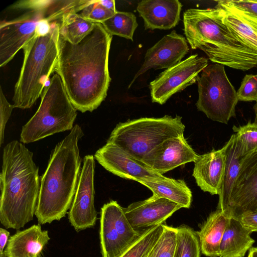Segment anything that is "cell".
<instances>
[{
    "label": "cell",
    "instance_id": "1",
    "mask_svg": "<svg viewBox=\"0 0 257 257\" xmlns=\"http://www.w3.org/2000/svg\"><path fill=\"white\" fill-rule=\"evenodd\" d=\"M112 38L98 23L76 44L59 34L55 71L73 105L82 112L97 108L107 95L111 81L108 57Z\"/></svg>",
    "mask_w": 257,
    "mask_h": 257
},
{
    "label": "cell",
    "instance_id": "2",
    "mask_svg": "<svg viewBox=\"0 0 257 257\" xmlns=\"http://www.w3.org/2000/svg\"><path fill=\"white\" fill-rule=\"evenodd\" d=\"M0 174V221L18 229L33 219L40 192L39 168L33 154L18 141L3 149Z\"/></svg>",
    "mask_w": 257,
    "mask_h": 257
},
{
    "label": "cell",
    "instance_id": "3",
    "mask_svg": "<svg viewBox=\"0 0 257 257\" xmlns=\"http://www.w3.org/2000/svg\"><path fill=\"white\" fill-rule=\"evenodd\" d=\"M83 136L75 124L52 152L40 180L35 212L40 224L60 220L71 207L82 168L78 144Z\"/></svg>",
    "mask_w": 257,
    "mask_h": 257
},
{
    "label": "cell",
    "instance_id": "4",
    "mask_svg": "<svg viewBox=\"0 0 257 257\" xmlns=\"http://www.w3.org/2000/svg\"><path fill=\"white\" fill-rule=\"evenodd\" d=\"M183 24L191 48L203 51L212 62L242 71L257 67V53L223 23L219 9H188Z\"/></svg>",
    "mask_w": 257,
    "mask_h": 257
},
{
    "label": "cell",
    "instance_id": "5",
    "mask_svg": "<svg viewBox=\"0 0 257 257\" xmlns=\"http://www.w3.org/2000/svg\"><path fill=\"white\" fill-rule=\"evenodd\" d=\"M79 1L27 0L17 2L12 9L24 13L0 23V66H6L37 33L49 31L53 23L76 7Z\"/></svg>",
    "mask_w": 257,
    "mask_h": 257
},
{
    "label": "cell",
    "instance_id": "6",
    "mask_svg": "<svg viewBox=\"0 0 257 257\" xmlns=\"http://www.w3.org/2000/svg\"><path fill=\"white\" fill-rule=\"evenodd\" d=\"M60 20L55 21L47 32L35 35L23 48V64L13 97L14 108L31 107L41 96L50 75L55 71Z\"/></svg>",
    "mask_w": 257,
    "mask_h": 257
},
{
    "label": "cell",
    "instance_id": "7",
    "mask_svg": "<svg viewBox=\"0 0 257 257\" xmlns=\"http://www.w3.org/2000/svg\"><path fill=\"white\" fill-rule=\"evenodd\" d=\"M41 96L37 111L22 127L20 142L24 144L33 143L73 127L76 109L58 74H53Z\"/></svg>",
    "mask_w": 257,
    "mask_h": 257
},
{
    "label": "cell",
    "instance_id": "8",
    "mask_svg": "<svg viewBox=\"0 0 257 257\" xmlns=\"http://www.w3.org/2000/svg\"><path fill=\"white\" fill-rule=\"evenodd\" d=\"M182 117H142L117 124L107 142L116 145L137 159L145 157L165 140L184 136Z\"/></svg>",
    "mask_w": 257,
    "mask_h": 257
},
{
    "label": "cell",
    "instance_id": "9",
    "mask_svg": "<svg viewBox=\"0 0 257 257\" xmlns=\"http://www.w3.org/2000/svg\"><path fill=\"white\" fill-rule=\"evenodd\" d=\"M198 110L212 120L227 124L235 116L238 101L236 91L225 72L224 66L209 64L201 72L198 80Z\"/></svg>",
    "mask_w": 257,
    "mask_h": 257
},
{
    "label": "cell",
    "instance_id": "10",
    "mask_svg": "<svg viewBox=\"0 0 257 257\" xmlns=\"http://www.w3.org/2000/svg\"><path fill=\"white\" fill-rule=\"evenodd\" d=\"M127 220L123 207L111 200L101 209L99 236L103 257H118L141 234Z\"/></svg>",
    "mask_w": 257,
    "mask_h": 257
},
{
    "label": "cell",
    "instance_id": "11",
    "mask_svg": "<svg viewBox=\"0 0 257 257\" xmlns=\"http://www.w3.org/2000/svg\"><path fill=\"white\" fill-rule=\"evenodd\" d=\"M208 65L207 58L196 54L166 69L150 82L152 102L164 104L173 94L197 81L199 74Z\"/></svg>",
    "mask_w": 257,
    "mask_h": 257
},
{
    "label": "cell",
    "instance_id": "12",
    "mask_svg": "<svg viewBox=\"0 0 257 257\" xmlns=\"http://www.w3.org/2000/svg\"><path fill=\"white\" fill-rule=\"evenodd\" d=\"M95 161L93 156L86 155L78 182L69 212V220L78 231L95 224L97 212L94 207V175Z\"/></svg>",
    "mask_w": 257,
    "mask_h": 257
},
{
    "label": "cell",
    "instance_id": "13",
    "mask_svg": "<svg viewBox=\"0 0 257 257\" xmlns=\"http://www.w3.org/2000/svg\"><path fill=\"white\" fill-rule=\"evenodd\" d=\"M238 218L247 212H257V151L243 158L229 203L223 212Z\"/></svg>",
    "mask_w": 257,
    "mask_h": 257
},
{
    "label": "cell",
    "instance_id": "14",
    "mask_svg": "<svg viewBox=\"0 0 257 257\" xmlns=\"http://www.w3.org/2000/svg\"><path fill=\"white\" fill-rule=\"evenodd\" d=\"M94 158L104 169L121 178L137 182L165 178L114 144L106 142L95 153Z\"/></svg>",
    "mask_w": 257,
    "mask_h": 257
},
{
    "label": "cell",
    "instance_id": "15",
    "mask_svg": "<svg viewBox=\"0 0 257 257\" xmlns=\"http://www.w3.org/2000/svg\"><path fill=\"white\" fill-rule=\"evenodd\" d=\"M199 156L182 136L165 140L142 161L152 170L163 175L182 165L195 163Z\"/></svg>",
    "mask_w": 257,
    "mask_h": 257
},
{
    "label": "cell",
    "instance_id": "16",
    "mask_svg": "<svg viewBox=\"0 0 257 257\" xmlns=\"http://www.w3.org/2000/svg\"><path fill=\"white\" fill-rule=\"evenodd\" d=\"M188 51L185 38L172 31L147 51L144 62L129 87L137 78L150 69H167L175 65L181 61Z\"/></svg>",
    "mask_w": 257,
    "mask_h": 257
},
{
    "label": "cell",
    "instance_id": "17",
    "mask_svg": "<svg viewBox=\"0 0 257 257\" xmlns=\"http://www.w3.org/2000/svg\"><path fill=\"white\" fill-rule=\"evenodd\" d=\"M180 208L172 201L153 195L146 200L131 203L123 210L133 227L139 230L163 224Z\"/></svg>",
    "mask_w": 257,
    "mask_h": 257
},
{
    "label": "cell",
    "instance_id": "18",
    "mask_svg": "<svg viewBox=\"0 0 257 257\" xmlns=\"http://www.w3.org/2000/svg\"><path fill=\"white\" fill-rule=\"evenodd\" d=\"M227 143L220 149L199 156L192 176L198 187L211 195H219L225 166Z\"/></svg>",
    "mask_w": 257,
    "mask_h": 257
},
{
    "label": "cell",
    "instance_id": "19",
    "mask_svg": "<svg viewBox=\"0 0 257 257\" xmlns=\"http://www.w3.org/2000/svg\"><path fill=\"white\" fill-rule=\"evenodd\" d=\"M222 21L249 48L257 53V15L234 4L231 0L216 1Z\"/></svg>",
    "mask_w": 257,
    "mask_h": 257
},
{
    "label": "cell",
    "instance_id": "20",
    "mask_svg": "<svg viewBox=\"0 0 257 257\" xmlns=\"http://www.w3.org/2000/svg\"><path fill=\"white\" fill-rule=\"evenodd\" d=\"M182 7L178 0H143L137 10L145 29L169 30L178 24Z\"/></svg>",
    "mask_w": 257,
    "mask_h": 257
},
{
    "label": "cell",
    "instance_id": "21",
    "mask_svg": "<svg viewBox=\"0 0 257 257\" xmlns=\"http://www.w3.org/2000/svg\"><path fill=\"white\" fill-rule=\"evenodd\" d=\"M48 230L34 224L10 237L4 250L6 257H39L50 238Z\"/></svg>",
    "mask_w": 257,
    "mask_h": 257
},
{
    "label": "cell",
    "instance_id": "22",
    "mask_svg": "<svg viewBox=\"0 0 257 257\" xmlns=\"http://www.w3.org/2000/svg\"><path fill=\"white\" fill-rule=\"evenodd\" d=\"M219 209L212 212L196 231L201 253L208 257H219L221 240L230 219Z\"/></svg>",
    "mask_w": 257,
    "mask_h": 257
},
{
    "label": "cell",
    "instance_id": "23",
    "mask_svg": "<svg viewBox=\"0 0 257 257\" xmlns=\"http://www.w3.org/2000/svg\"><path fill=\"white\" fill-rule=\"evenodd\" d=\"M250 233L237 219L230 217L221 240L219 257H244L255 242Z\"/></svg>",
    "mask_w": 257,
    "mask_h": 257
},
{
    "label": "cell",
    "instance_id": "24",
    "mask_svg": "<svg viewBox=\"0 0 257 257\" xmlns=\"http://www.w3.org/2000/svg\"><path fill=\"white\" fill-rule=\"evenodd\" d=\"M148 188L153 195L172 201L181 208H189L192 202V194L184 180L165 177L157 180H144L139 182Z\"/></svg>",
    "mask_w": 257,
    "mask_h": 257
},
{
    "label": "cell",
    "instance_id": "25",
    "mask_svg": "<svg viewBox=\"0 0 257 257\" xmlns=\"http://www.w3.org/2000/svg\"><path fill=\"white\" fill-rule=\"evenodd\" d=\"M227 144L225 166L217 208L222 212L225 210L228 204L230 194L243 159L237 152L235 134L231 135Z\"/></svg>",
    "mask_w": 257,
    "mask_h": 257
},
{
    "label": "cell",
    "instance_id": "26",
    "mask_svg": "<svg viewBox=\"0 0 257 257\" xmlns=\"http://www.w3.org/2000/svg\"><path fill=\"white\" fill-rule=\"evenodd\" d=\"M78 5L66 12L59 22L60 35L73 44L80 42L92 30L95 23L77 13Z\"/></svg>",
    "mask_w": 257,
    "mask_h": 257
},
{
    "label": "cell",
    "instance_id": "27",
    "mask_svg": "<svg viewBox=\"0 0 257 257\" xmlns=\"http://www.w3.org/2000/svg\"><path fill=\"white\" fill-rule=\"evenodd\" d=\"M163 229L164 223L143 230L140 236L118 257H147Z\"/></svg>",
    "mask_w": 257,
    "mask_h": 257
},
{
    "label": "cell",
    "instance_id": "28",
    "mask_svg": "<svg viewBox=\"0 0 257 257\" xmlns=\"http://www.w3.org/2000/svg\"><path fill=\"white\" fill-rule=\"evenodd\" d=\"M101 24L112 36L116 35L132 41L138 26L136 17L133 13L118 11Z\"/></svg>",
    "mask_w": 257,
    "mask_h": 257
},
{
    "label": "cell",
    "instance_id": "29",
    "mask_svg": "<svg viewBox=\"0 0 257 257\" xmlns=\"http://www.w3.org/2000/svg\"><path fill=\"white\" fill-rule=\"evenodd\" d=\"M177 229L174 257H201L200 245L196 232L185 225L180 226Z\"/></svg>",
    "mask_w": 257,
    "mask_h": 257
},
{
    "label": "cell",
    "instance_id": "30",
    "mask_svg": "<svg viewBox=\"0 0 257 257\" xmlns=\"http://www.w3.org/2000/svg\"><path fill=\"white\" fill-rule=\"evenodd\" d=\"M235 134L236 147L239 155L244 158L257 151V124H246L232 128Z\"/></svg>",
    "mask_w": 257,
    "mask_h": 257
},
{
    "label": "cell",
    "instance_id": "31",
    "mask_svg": "<svg viewBox=\"0 0 257 257\" xmlns=\"http://www.w3.org/2000/svg\"><path fill=\"white\" fill-rule=\"evenodd\" d=\"M177 227L164 224L163 232L147 257H174L177 244Z\"/></svg>",
    "mask_w": 257,
    "mask_h": 257
},
{
    "label": "cell",
    "instance_id": "32",
    "mask_svg": "<svg viewBox=\"0 0 257 257\" xmlns=\"http://www.w3.org/2000/svg\"><path fill=\"white\" fill-rule=\"evenodd\" d=\"M78 12L85 19L93 23H102L112 17L116 12L102 6L99 0L79 1L77 7Z\"/></svg>",
    "mask_w": 257,
    "mask_h": 257
},
{
    "label": "cell",
    "instance_id": "33",
    "mask_svg": "<svg viewBox=\"0 0 257 257\" xmlns=\"http://www.w3.org/2000/svg\"><path fill=\"white\" fill-rule=\"evenodd\" d=\"M238 101H257V74H246L236 91Z\"/></svg>",
    "mask_w": 257,
    "mask_h": 257
},
{
    "label": "cell",
    "instance_id": "34",
    "mask_svg": "<svg viewBox=\"0 0 257 257\" xmlns=\"http://www.w3.org/2000/svg\"><path fill=\"white\" fill-rule=\"evenodd\" d=\"M14 108L13 104L8 102L2 88L0 87V145L4 141V133L6 124Z\"/></svg>",
    "mask_w": 257,
    "mask_h": 257
},
{
    "label": "cell",
    "instance_id": "35",
    "mask_svg": "<svg viewBox=\"0 0 257 257\" xmlns=\"http://www.w3.org/2000/svg\"><path fill=\"white\" fill-rule=\"evenodd\" d=\"M251 233L257 231V212H247L237 218Z\"/></svg>",
    "mask_w": 257,
    "mask_h": 257
},
{
    "label": "cell",
    "instance_id": "36",
    "mask_svg": "<svg viewBox=\"0 0 257 257\" xmlns=\"http://www.w3.org/2000/svg\"><path fill=\"white\" fill-rule=\"evenodd\" d=\"M235 5L248 11L257 15V0L256 1H236L231 0Z\"/></svg>",
    "mask_w": 257,
    "mask_h": 257
},
{
    "label": "cell",
    "instance_id": "37",
    "mask_svg": "<svg viewBox=\"0 0 257 257\" xmlns=\"http://www.w3.org/2000/svg\"><path fill=\"white\" fill-rule=\"evenodd\" d=\"M10 237V232L7 230L0 228V257H6L4 250Z\"/></svg>",
    "mask_w": 257,
    "mask_h": 257
},
{
    "label": "cell",
    "instance_id": "38",
    "mask_svg": "<svg viewBox=\"0 0 257 257\" xmlns=\"http://www.w3.org/2000/svg\"><path fill=\"white\" fill-rule=\"evenodd\" d=\"M100 4L106 9L116 12L115 1L113 0H99Z\"/></svg>",
    "mask_w": 257,
    "mask_h": 257
},
{
    "label": "cell",
    "instance_id": "39",
    "mask_svg": "<svg viewBox=\"0 0 257 257\" xmlns=\"http://www.w3.org/2000/svg\"><path fill=\"white\" fill-rule=\"evenodd\" d=\"M247 257H257V247H252L249 250Z\"/></svg>",
    "mask_w": 257,
    "mask_h": 257
},
{
    "label": "cell",
    "instance_id": "40",
    "mask_svg": "<svg viewBox=\"0 0 257 257\" xmlns=\"http://www.w3.org/2000/svg\"><path fill=\"white\" fill-rule=\"evenodd\" d=\"M253 108L254 110L255 115V119H254L253 123L254 124H257V101H256L255 104L254 105Z\"/></svg>",
    "mask_w": 257,
    "mask_h": 257
}]
</instances>
